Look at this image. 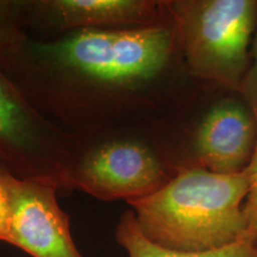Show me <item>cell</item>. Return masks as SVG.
<instances>
[{
  "label": "cell",
  "instance_id": "3957f363",
  "mask_svg": "<svg viewBox=\"0 0 257 257\" xmlns=\"http://www.w3.org/2000/svg\"><path fill=\"white\" fill-rule=\"evenodd\" d=\"M176 42L173 23L131 29H80L42 46L44 55L83 78L105 85L146 81L166 67Z\"/></svg>",
  "mask_w": 257,
  "mask_h": 257
},
{
  "label": "cell",
  "instance_id": "6da1fadb",
  "mask_svg": "<svg viewBox=\"0 0 257 257\" xmlns=\"http://www.w3.org/2000/svg\"><path fill=\"white\" fill-rule=\"evenodd\" d=\"M248 188L246 170L218 174L193 166L127 204L150 242L175 251L202 252L246 240L243 205Z\"/></svg>",
  "mask_w": 257,
  "mask_h": 257
},
{
  "label": "cell",
  "instance_id": "7a4b0ae2",
  "mask_svg": "<svg viewBox=\"0 0 257 257\" xmlns=\"http://www.w3.org/2000/svg\"><path fill=\"white\" fill-rule=\"evenodd\" d=\"M189 73L239 92L251 59L257 0L166 2Z\"/></svg>",
  "mask_w": 257,
  "mask_h": 257
},
{
  "label": "cell",
  "instance_id": "277c9868",
  "mask_svg": "<svg viewBox=\"0 0 257 257\" xmlns=\"http://www.w3.org/2000/svg\"><path fill=\"white\" fill-rule=\"evenodd\" d=\"M56 185L51 176L15 179L8 243L32 257H82L57 202Z\"/></svg>",
  "mask_w": 257,
  "mask_h": 257
},
{
  "label": "cell",
  "instance_id": "4fadbf2b",
  "mask_svg": "<svg viewBox=\"0 0 257 257\" xmlns=\"http://www.w3.org/2000/svg\"><path fill=\"white\" fill-rule=\"evenodd\" d=\"M239 93L242 94L243 100L248 104L257 117V23L251 46V59Z\"/></svg>",
  "mask_w": 257,
  "mask_h": 257
},
{
  "label": "cell",
  "instance_id": "8fae6325",
  "mask_svg": "<svg viewBox=\"0 0 257 257\" xmlns=\"http://www.w3.org/2000/svg\"><path fill=\"white\" fill-rule=\"evenodd\" d=\"M245 170L249 179L248 194H246L243 205V213L246 226L245 238L249 242L257 244V142L252 159Z\"/></svg>",
  "mask_w": 257,
  "mask_h": 257
},
{
  "label": "cell",
  "instance_id": "ba28073f",
  "mask_svg": "<svg viewBox=\"0 0 257 257\" xmlns=\"http://www.w3.org/2000/svg\"><path fill=\"white\" fill-rule=\"evenodd\" d=\"M62 29H131L162 21L166 2L148 0H55L46 3Z\"/></svg>",
  "mask_w": 257,
  "mask_h": 257
},
{
  "label": "cell",
  "instance_id": "8992f818",
  "mask_svg": "<svg viewBox=\"0 0 257 257\" xmlns=\"http://www.w3.org/2000/svg\"><path fill=\"white\" fill-rule=\"evenodd\" d=\"M257 142V119L245 101L225 98L204 115L195 131L198 167L218 174L248 168Z\"/></svg>",
  "mask_w": 257,
  "mask_h": 257
},
{
  "label": "cell",
  "instance_id": "52a82bcc",
  "mask_svg": "<svg viewBox=\"0 0 257 257\" xmlns=\"http://www.w3.org/2000/svg\"><path fill=\"white\" fill-rule=\"evenodd\" d=\"M46 134L43 120L0 66V161L30 178Z\"/></svg>",
  "mask_w": 257,
  "mask_h": 257
},
{
  "label": "cell",
  "instance_id": "30bf717a",
  "mask_svg": "<svg viewBox=\"0 0 257 257\" xmlns=\"http://www.w3.org/2000/svg\"><path fill=\"white\" fill-rule=\"evenodd\" d=\"M21 9L19 3L0 0V60L15 55L21 44Z\"/></svg>",
  "mask_w": 257,
  "mask_h": 257
},
{
  "label": "cell",
  "instance_id": "9c48e42d",
  "mask_svg": "<svg viewBox=\"0 0 257 257\" xmlns=\"http://www.w3.org/2000/svg\"><path fill=\"white\" fill-rule=\"evenodd\" d=\"M115 238L128 257H257V244L249 240L202 252H182L162 248L142 233L133 211L124 212L121 216L115 230Z\"/></svg>",
  "mask_w": 257,
  "mask_h": 257
},
{
  "label": "cell",
  "instance_id": "7c38bea8",
  "mask_svg": "<svg viewBox=\"0 0 257 257\" xmlns=\"http://www.w3.org/2000/svg\"><path fill=\"white\" fill-rule=\"evenodd\" d=\"M16 178L12 170L0 161V240L6 243L9 239L11 191Z\"/></svg>",
  "mask_w": 257,
  "mask_h": 257
},
{
  "label": "cell",
  "instance_id": "5b68a950",
  "mask_svg": "<svg viewBox=\"0 0 257 257\" xmlns=\"http://www.w3.org/2000/svg\"><path fill=\"white\" fill-rule=\"evenodd\" d=\"M168 181L159 157L133 141H114L93 150L72 176L75 187L101 200H134Z\"/></svg>",
  "mask_w": 257,
  "mask_h": 257
}]
</instances>
